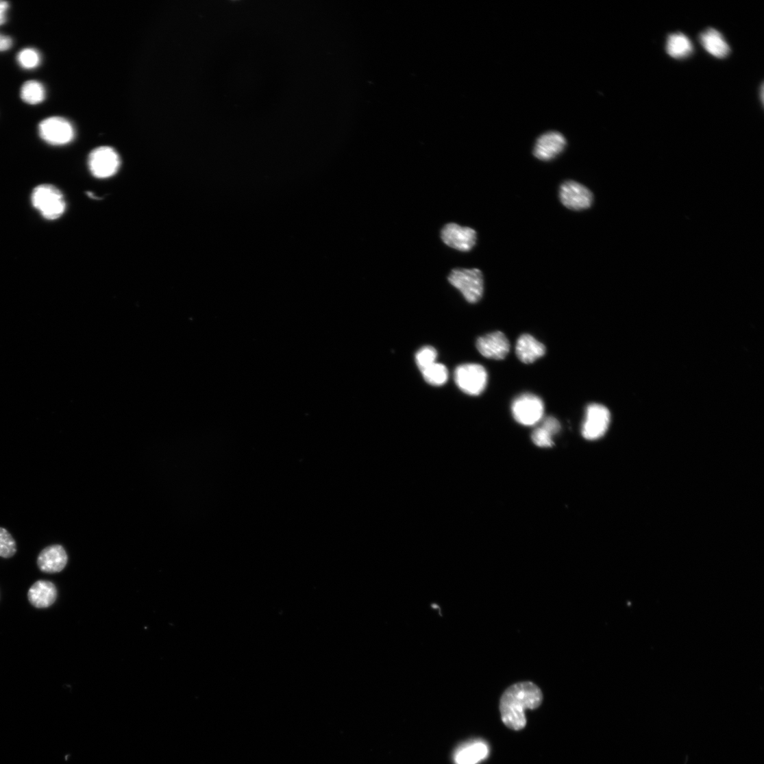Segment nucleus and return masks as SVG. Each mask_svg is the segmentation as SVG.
Masks as SVG:
<instances>
[{"mask_svg": "<svg viewBox=\"0 0 764 764\" xmlns=\"http://www.w3.org/2000/svg\"><path fill=\"white\" fill-rule=\"evenodd\" d=\"M542 701V692L534 683L526 682L514 685L500 698L502 720L510 729L522 730L527 724L526 711L539 708Z\"/></svg>", "mask_w": 764, "mask_h": 764, "instance_id": "nucleus-1", "label": "nucleus"}, {"mask_svg": "<svg viewBox=\"0 0 764 764\" xmlns=\"http://www.w3.org/2000/svg\"><path fill=\"white\" fill-rule=\"evenodd\" d=\"M32 202L41 215L49 221L58 219L66 210V202L62 192L49 184L35 188L32 195Z\"/></svg>", "mask_w": 764, "mask_h": 764, "instance_id": "nucleus-2", "label": "nucleus"}, {"mask_svg": "<svg viewBox=\"0 0 764 764\" xmlns=\"http://www.w3.org/2000/svg\"><path fill=\"white\" fill-rule=\"evenodd\" d=\"M448 280L452 286L461 292L468 302L475 304L482 298L484 288L481 271L455 269L450 273Z\"/></svg>", "mask_w": 764, "mask_h": 764, "instance_id": "nucleus-3", "label": "nucleus"}, {"mask_svg": "<svg viewBox=\"0 0 764 764\" xmlns=\"http://www.w3.org/2000/svg\"><path fill=\"white\" fill-rule=\"evenodd\" d=\"M456 384L465 394L470 396L482 395L488 384L486 369L478 364H464L454 371Z\"/></svg>", "mask_w": 764, "mask_h": 764, "instance_id": "nucleus-4", "label": "nucleus"}, {"mask_svg": "<svg viewBox=\"0 0 764 764\" xmlns=\"http://www.w3.org/2000/svg\"><path fill=\"white\" fill-rule=\"evenodd\" d=\"M514 419L521 425L534 426L543 417L544 404L537 396L526 393L515 398L511 406Z\"/></svg>", "mask_w": 764, "mask_h": 764, "instance_id": "nucleus-5", "label": "nucleus"}, {"mask_svg": "<svg viewBox=\"0 0 764 764\" xmlns=\"http://www.w3.org/2000/svg\"><path fill=\"white\" fill-rule=\"evenodd\" d=\"M39 136L46 143L55 146L70 143L75 137L72 124L61 117H51L41 121L38 125Z\"/></svg>", "mask_w": 764, "mask_h": 764, "instance_id": "nucleus-6", "label": "nucleus"}, {"mask_svg": "<svg viewBox=\"0 0 764 764\" xmlns=\"http://www.w3.org/2000/svg\"><path fill=\"white\" fill-rule=\"evenodd\" d=\"M88 165L93 175L98 179H107L115 175L121 166V159L116 150L110 147H100L90 155Z\"/></svg>", "mask_w": 764, "mask_h": 764, "instance_id": "nucleus-7", "label": "nucleus"}, {"mask_svg": "<svg viewBox=\"0 0 764 764\" xmlns=\"http://www.w3.org/2000/svg\"><path fill=\"white\" fill-rule=\"evenodd\" d=\"M610 422L611 414L606 406L599 404H589L586 408L582 436L588 441L598 440L605 434Z\"/></svg>", "mask_w": 764, "mask_h": 764, "instance_id": "nucleus-8", "label": "nucleus"}, {"mask_svg": "<svg viewBox=\"0 0 764 764\" xmlns=\"http://www.w3.org/2000/svg\"><path fill=\"white\" fill-rule=\"evenodd\" d=\"M559 195L563 205L573 210L588 209L593 203L592 192L574 181L563 183L560 186Z\"/></svg>", "mask_w": 764, "mask_h": 764, "instance_id": "nucleus-9", "label": "nucleus"}, {"mask_svg": "<svg viewBox=\"0 0 764 764\" xmlns=\"http://www.w3.org/2000/svg\"><path fill=\"white\" fill-rule=\"evenodd\" d=\"M443 243L450 248L467 252L471 251L476 243V232L468 227L455 223L446 225L441 231Z\"/></svg>", "mask_w": 764, "mask_h": 764, "instance_id": "nucleus-10", "label": "nucleus"}, {"mask_svg": "<svg viewBox=\"0 0 764 764\" xmlns=\"http://www.w3.org/2000/svg\"><path fill=\"white\" fill-rule=\"evenodd\" d=\"M476 347L484 357L501 360L505 359L508 355L510 344L504 333L495 332L478 338Z\"/></svg>", "mask_w": 764, "mask_h": 764, "instance_id": "nucleus-11", "label": "nucleus"}, {"mask_svg": "<svg viewBox=\"0 0 764 764\" xmlns=\"http://www.w3.org/2000/svg\"><path fill=\"white\" fill-rule=\"evenodd\" d=\"M566 143L561 134L552 131L538 138L534 145V156L542 161L552 160L560 154Z\"/></svg>", "mask_w": 764, "mask_h": 764, "instance_id": "nucleus-12", "label": "nucleus"}, {"mask_svg": "<svg viewBox=\"0 0 764 764\" xmlns=\"http://www.w3.org/2000/svg\"><path fill=\"white\" fill-rule=\"evenodd\" d=\"M68 561V554L62 545H52L40 553L37 564L42 572L56 574L61 572Z\"/></svg>", "mask_w": 764, "mask_h": 764, "instance_id": "nucleus-13", "label": "nucleus"}, {"mask_svg": "<svg viewBox=\"0 0 764 764\" xmlns=\"http://www.w3.org/2000/svg\"><path fill=\"white\" fill-rule=\"evenodd\" d=\"M489 754V748L482 740H471L458 747L454 752L456 764H478L484 761Z\"/></svg>", "mask_w": 764, "mask_h": 764, "instance_id": "nucleus-14", "label": "nucleus"}, {"mask_svg": "<svg viewBox=\"0 0 764 764\" xmlns=\"http://www.w3.org/2000/svg\"><path fill=\"white\" fill-rule=\"evenodd\" d=\"M56 585L49 581L38 580L29 589L28 598L36 608H45L52 606L57 600Z\"/></svg>", "mask_w": 764, "mask_h": 764, "instance_id": "nucleus-15", "label": "nucleus"}, {"mask_svg": "<svg viewBox=\"0 0 764 764\" xmlns=\"http://www.w3.org/2000/svg\"><path fill=\"white\" fill-rule=\"evenodd\" d=\"M547 352L545 345L530 334H523L516 344V355L525 364H531Z\"/></svg>", "mask_w": 764, "mask_h": 764, "instance_id": "nucleus-16", "label": "nucleus"}, {"mask_svg": "<svg viewBox=\"0 0 764 764\" xmlns=\"http://www.w3.org/2000/svg\"><path fill=\"white\" fill-rule=\"evenodd\" d=\"M700 40L704 49L717 58H725L730 53L723 35L714 29H708L701 34Z\"/></svg>", "mask_w": 764, "mask_h": 764, "instance_id": "nucleus-17", "label": "nucleus"}, {"mask_svg": "<svg viewBox=\"0 0 764 764\" xmlns=\"http://www.w3.org/2000/svg\"><path fill=\"white\" fill-rule=\"evenodd\" d=\"M666 51L669 56L676 59H684L691 56L693 47L690 39L682 33L669 36Z\"/></svg>", "mask_w": 764, "mask_h": 764, "instance_id": "nucleus-18", "label": "nucleus"}, {"mask_svg": "<svg viewBox=\"0 0 764 764\" xmlns=\"http://www.w3.org/2000/svg\"><path fill=\"white\" fill-rule=\"evenodd\" d=\"M21 98L32 105L38 104L46 99V90L43 85L35 80L25 82L21 89Z\"/></svg>", "mask_w": 764, "mask_h": 764, "instance_id": "nucleus-19", "label": "nucleus"}, {"mask_svg": "<svg viewBox=\"0 0 764 764\" xmlns=\"http://www.w3.org/2000/svg\"><path fill=\"white\" fill-rule=\"evenodd\" d=\"M421 373L426 382L432 386H443L448 380V370L441 363L435 362Z\"/></svg>", "mask_w": 764, "mask_h": 764, "instance_id": "nucleus-20", "label": "nucleus"}, {"mask_svg": "<svg viewBox=\"0 0 764 764\" xmlns=\"http://www.w3.org/2000/svg\"><path fill=\"white\" fill-rule=\"evenodd\" d=\"M16 60L21 68L27 70H32L39 66L41 57L39 52L36 49L27 48L21 50L18 53Z\"/></svg>", "mask_w": 764, "mask_h": 764, "instance_id": "nucleus-21", "label": "nucleus"}, {"mask_svg": "<svg viewBox=\"0 0 764 764\" xmlns=\"http://www.w3.org/2000/svg\"><path fill=\"white\" fill-rule=\"evenodd\" d=\"M16 552V541L8 530L0 528V557L10 558Z\"/></svg>", "mask_w": 764, "mask_h": 764, "instance_id": "nucleus-22", "label": "nucleus"}, {"mask_svg": "<svg viewBox=\"0 0 764 764\" xmlns=\"http://www.w3.org/2000/svg\"><path fill=\"white\" fill-rule=\"evenodd\" d=\"M438 352L432 346H425L416 355V362L421 371L436 362Z\"/></svg>", "mask_w": 764, "mask_h": 764, "instance_id": "nucleus-23", "label": "nucleus"}, {"mask_svg": "<svg viewBox=\"0 0 764 764\" xmlns=\"http://www.w3.org/2000/svg\"><path fill=\"white\" fill-rule=\"evenodd\" d=\"M553 436L541 426L537 428L532 432V439L533 443L539 447H552L554 446Z\"/></svg>", "mask_w": 764, "mask_h": 764, "instance_id": "nucleus-24", "label": "nucleus"}, {"mask_svg": "<svg viewBox=\"0 0 764 764\" xmlns=\"http://www.w3.org/2000/svg\"><path fill=\"white\" fill-rule=\"evenodd\" d=\"M540 426L547 430L552 436L558 434L560 430V423L552 417L544 419Z\"/></svg>", "mask_w": 764, "mask_h": 764, "instance_id": "nucleus-25", "label": "nucleus"}, {"mask_svg": "<svg viewBox=\"0 0 764 764\" xmlns=\"http://www.w3.org/2000/svg\"><path fill=\"white\" fill-rule=\"evenodd\" d=\"M12 47V39L5 35L0 34V52L8 51Z\"/></svg>", "mask_w": 764, "mask_h": 764, "instance_id": "nucleus-26", "label": "nucleus"}, {"mask_svg": "<svg viewBox=\"0 0 764 764\" xmlns=\"http://www.w3.org/2000/svg\"><path fill=\"white\" fill-rule=\"evenodd\" d=\"M9 8L8 2L0 0V26L3 25L7 21V12Z\"/></svg>", "mask_w": 764, "mask_h": 764, "instance_id": "nucleus-27", "label": "nucleus"}]
</instances>
